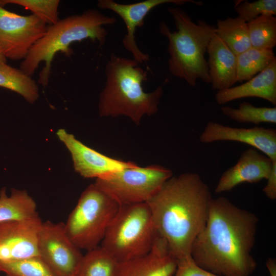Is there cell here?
<instances>
[{
  "mask_svg": "<svg viewBox=\"0 0 276 276\" xmlns=\"http://www.w3.org/2000/svg\"><path fill=\"white\" fill-rule=\"evenodd\" d=\"M212 198L196 173L172 176L146 203L158 235L177 260L191 256L192 244L204 227Z\"/></svg>",
  "mask_w": 276,
  "mask_h": 276,
  "instance_id": "obj_2",
  "label": "cell"
},
{
  "mask_svg": "<svg viewBox=\"0 0 276 276\" xmlns=\"http://www.w3.org/2000/svg\"><path fill=\"white\" fill-rule=\"evenodd\" d=\"M167 10L173 19L176 30L171 31L165 22H161L159 31L168 39L170 73L191 86H195L198 79L210 83L205 56L215 34V26L203 19L195 22L178 7H170Z\"/></svg>",
  "mask_w": 276,
  "mask_h": 276,
  "instance_id": "obj_5",
  "label": "cell"
},
{
  "mask_svg": "<svg viewBox=\"0 0 276 276\" xmlns=\"http://www.w3.org/2000/svg\"><path fill=\"white\" fill-rule=\"evenodd\" d=\"M273 162L254 148L246 149L242 152L237 163L223 173L215 192L220 194L229 191L242 183H256L262 179L267 180Z\"/></svg>",
  "mask_w": 276,
  "mask_h": 276,
  "instance_id": "obj_16",
  "label": "cell"
},
{
  "mask_svg": "<svg viewBox=\"0 0 276 276\" xmlns=\"http://www.w3.org/2000/svg\"><path fill=\"white\" fill-rule=\"evenodd\" d=\"M207 65L212 88L217 91L236 83L237 56L215 34L208 47Z\"/></svg>",
  "mask_w": 276,
  "mask_h": 276,
  "instance_id": "obj_18",
  "label": "cell"
},
{
  "mask_svg": "<svg viewBox=\"0 0 276 276\" xmlns=\"http://www.w3.org/2000/svg\"><path fill=\"white\" fill-rule=\"evenodd\" d=\"M172 176L165 167L136 165L96 178L94 183L122 206L147 202Z\"/></svg>",
  "mask_w": 276,
  "mask_h": 276,
  "instance_id": "obj_8",
  "label": "cell"
},
{
  "mask_svg": "<svg viewBox=\"0 0 276 276\" xmlns=\"http://www.w3.org/2000/svg\"><path fill=\"white\" fill-rule=\"evenodd\" d=\"M177 260L159 235L146 255L119 261L114 276H174Z\"/></svg>",
  "mask_w": 276,
  "mask_h": 276,
  "instance_id": "obj_15",
  "label": "cell"
},
{
  "mask_svg": "<svg viewBox=\"0 0 276 276\" xmlns=\"http://www.w3.org/2000/svg\"><path fill=\"white\" fill-rule=\"evenodd\" d=\"M39 256L56 276L75 275L83 255L62 222H42L37 240Z\"/></svg>",
  "mask_w": 276,
  "mask_h": 276,
  "instance_id": "obj_9",
  "label": "cell"
},
{
  "mask_svg": "<svg viewBox=\"0 0 276 276\" xmlns=\"http://www.w3.org/2000/svg\"><path fill=\"white\" fill-rule=\"evenodd\" d=\"M38 215L34 199L24 190L12 189L10 196L6 188L0 191V223L30 218Z\"/></svg>",
  "mask_w": 276,
  "mask_h": 276,
  "instance_id": "obj_19",
  "label": "cell"
},
{
  "mask_svg": "<svg viewBox=\"0 0 276 276\" xmlns=\"http://www.w3.org/2000/svg\"><path fill=\"white\" fill-rule=\"evenodd\" d=\"M41 223L38 215L0 223V263L39 256L37 240Z\"/></svg>",
  "mask_w": 276,
  "mask_h": 276,
  "instance_id": "obj_12",
  "label": "cell"
},
{
  "mask_svg": "<svg viewBox=\"0 0 276 276\" xmlns=\"http://www.w3.org/2000/svg\"><path fill=\"white\" fill-rule=\"evenodd\" d=\"M187 3L198 6L203 5L201 1L193 0H146L130 4H120L112 0H99L97 7L100 9L111 10L122 19L127 30L122 39L123 45L132 54L133 59L140 64L147 63L149 60V56L144 53L137 47L135 32L137 28L143 26L146 15L159 5L173 4L179 6Z\"/></svg>",
  "mask_w": 276,
  "mask_h": 276,
  "instance_id": "obj_11",
  "label": "cell"
},
{
  "mask_svg": "<svg viewBox=\"0 0 276 276\" xmlns=\"http://www.w3.org/2000/svg\"><path fill=\"white\" fill-rule=\"evenodd\" d=\"M0 271L10 276H56L39 256L0 263Z\"/></svg>",
  "mask_w": 276,
  "mask_h": 276,
  "instance_id": "obj_26",
  "label": "cell"
},
{
  "mask_svg": "<svg viewBox=\"0 0 276 276\" xmlns=\"http://www.w3.org/2000/svg\"><path fill=\"white\" fill-rule=\"evenodd\" d=\"M47 26L34 14L20 15L0 4V52L7 59L23 60Z\"/></svg>",
  "mask_w": 276,
  "mask_h": 276,
  "instance_id": "obj_10",
  "label": "cell"
},
{
  "mask_svg": "<svg viewBox=\"0 0 276 276\" xmlns=\"http://www.w3.org/2000/svg\"><path fill=\"white\" fill-rule=\"evenodd\" d=\"M267 182L263 189L265 196L271 200L276 199V160L273 162L270 174L267 179Z\"/></svg>",
  "mask_w": 276,
  "mask_h": 276,
  "instance_id": "obj_30",
  "label": "cell"
},
{
  "mask_svg": "<svg viewBox=\"0 0 276 276\" xmlns=\"http://www.w3.org/2000/svg\"><path fill=\"white\" fill-rule=\"evenodd\" d=\"M59 0H0V4L4 6L7 4L21 6L30 10L48 25L57 22Z\"/></svg>",
  "mask_w": 276,
  "mask_h": 276,
  "instance_id": "obj_27",
  "label": "cell"
},
{
  "mask_svg": "<svg viewBox=\"0 0 276 276\" xmlns=\"http://www.w3.org/2000/svg\"><path fill=\"white\" fill-rule=\"evenodd\" d=\"M200 141L209 144L218 141H233L247 144L276 160V130L255 126L236 128L214 121L209 122L199 136Z\"/></svg>",
  "mask_w": 276,
  "mask_h": 276,
  "instance_id": "obj_14",
  "label": "cell"
},
{
  "mask_svg": "<svg viewBox=\"0 0 276 276\" xmlns=\"http://www.w3.org/2000/svg\"><path fill=\"white\" fill-rule=\"evenodd\" d=\"M134 59L111 54L105 66L106 82L100 93L99 111L101 117H128L139 125L144 116L155 114L164 93L162 86L146 93L142 86L147 71Z\"/></svg>",
  "mask_w": 276,
  "mask_h": 276,
  "instance_id": "obj_3",
  "label": "cell"
},
{
  "mask_svg": "<svg viewBox=\"0 0 276 276\" xmlns=\"http://www.w3.org/2000/svg\"><path fill=\"white\" fill-rule=\"evenodd\" d=\"M276 59L273 50L251 47L237 56L236 83L248 81Z\"/></svg>",
  "mask_w": 276,
  "mask_h": 276,
  "instance_id": "obj_22",
  "label": "cell"
},
{
  "mask_svg": "<svg viewBox=\"0 0 276 276\" xmlns=\"http://www.w3.org/2000/svg\"><path fill=\"white\" fill-rule=\"evenodd\" d=\"M235 11L238 17L249 22L263 14H276L275 0L240 1L236 3Z\"/></svg>",
  "mask_w": 276,
  "mask_h": 276,
  "instance_id": "obj_28",
  "label": "cell"
},
{
  "mask_svg": "<svg viewBox=\"0 0 276 276\" xmlns=\"http://www.w3.org/2000/svg\"><path fill=\"white\" fill-rule=\"evenodd\" d=\"M0 86L17 93L31 104L39 98L38 86L31 76L7 63L0 64Z\"/></svg>",
  "mask_w": 276,
  "mask_h": 276,
  "instance_id": "obj_21",
  "label": "cell"
},
{
  "mask_svg": "<svg viewBox=\"0 0 276 276\" xmlns=\"http://www.w3.org/2000/svg\"><path fill=\"white\" fill-rule=\"evenodd\" d=\"M56 134L70 151L75 170L84 178H98L136 165L104 155L83 144L64 129H59Z\"/></svg>",
  "mask_w": 276,
  "mask_h": 276,
  "instance_id": "obj_13",
  "label": "cell"
},
{
  "mask_svg": "<svg viewBox=\"0 0 276 276\" xmlns=\"http://www.w3.org/2000/svg\"><path fill=\"white\" fill-rule=\"evenodd\" d=\"M248 97L259 98L276 105V59L264 70L246 82L217 91L216 102L224 105L235 100Z\"/></svg>",
  "mask_w": 276,
  "mask_h": 276,
  "instance_id": "obj_17",
  "label": "cell"
},
{
  "mask_svg": "<svg viewBox=\"0 0 276 276\" xmlns=\"http://www.w3.org/2000/svg\"><path fill=\"white\" fill-rule=\"evenodd\" d=\"M220 110L223 114L232 120L241 123H276V107H256L252 104L243 102L238 108L222 106Z\"/></svg>",
  "mask_w": 276,
  "mask_h": 276,
  "instance_id": "obj_24",
  "label": "cell"
},
{
  "mask_svg": "<svg viewBox=\"0 0 276 276\" xmlns=\"http://www.w3.org/2000/svg\"><path fill=\"white\" fill-rule=\"evenodd\" d=\"M118 261L101 246L83 256L75 276H114Z\"/></svg>",
  "mask_w": 276,
  "mask_h": 276,
  "instance_id": "obj_23",
  "label": "cell"
},
{
  "mask_svg": "<svg viewBox=\"0 0 276 276\" xmlns=\"http://www.w3.org/2000/svg\"><path fill=\"white\" fill-rule=\"evenodd\" d=\"M215 33L236 56L251 48L247 23L238 16L217 20Z\"/></svg>",
  "mask_w": 276,
  "mask_h": 276,
  "instance_id": "obj_20",
  "label": "cell"
},
{
  "mask_svg": "<svg viewBox=\"0 0 276 276\" xmlns=\"http://www.w3.org/2000/svg\"><path fill=\"white\" fill-rule=\"evenodd\" d=\"M7 58L0 52V64L7 63Z\"/></svg>",
  "mask_w": 276,
  "mask_h": 276,
  "instance_id": "obj_32",
  "label": "cell"
},
{
  "mask_svg": "<svg viewBox=\"0 0 276 276\" xmlns=\"http://www.w3.org/2000/svg\"><path fill=\"white\" fill-rule=\"evenodd\" d=\"M120 205L95 183L81 194L65 227L72 242L87 251L99 246Z\"/></svg>",
  "mask_w": 276,
  "mask_h": 276,
  "instance_id": "obj_7",
  "label": "cell"
},
{
  "mask_svg": "<svg viewBox=\"0 0 276 276\" xmlns=\"http://www.w3.org/2000/svg\"><path fill=\"white\" fill-rule=\"evenodd\" d=\"M247 23L251 47L273 50L276 45V17L263 14Z\"/></svg>",
  "mask_w": 276,
  "mask_h": 276,
  "instance_id": "obj_25",
  "label": "cell"
},
{
  "mask_svg": "<svg viewBox=\"0 0 276 276\" xmlns=\"http://www.w3.org/2000/svg\"><path fill=\"white\" fill-rule=\"evenodd\" d=\"M116 21L114 17L105 15L96 9H89L48 25L44 35L34 44L21 62L20 69L31 76L40 63L44 61L45 65L39 74L38 83L45 87L48 84L53 58L57 52L70 56L73 54L70 45L86 39L97 41L103 45L108 34L104 26L113 25Z\"/></svg>",
  "mask_w": 276,
  "mask_h": 276,
  "instance_id": "obj_4",
  "label": "cell"
},
{
  "mask_svg": "<svg viewBox=\"0 0 276 276\" xmlns=\"http://www.w3.org/2000/svg\"><path fill=\"white\" fill-rule=\"evenodd\" d=\"M158 234L146 202L120 206L101 247L118 262L148 253Z\"/></svg>",
  "mask_w": 276,
  "mask_h": 276,
  "instance_id": "obj_6",
  "label": "cell"
},
{
  "mask_svg": "<svg viewBox=\"0 0 276 276\" xmlns=\"http://www.w3.org/2000/svg\"><path fill=\"white\" fill-rule=\"evenodd\" d=\"M174 276H220L198 266L191 256L177 260Z\"/></svg>",
  "mask_w": 276,
  "mask_h": 276,
  "instance_id": "obj_29",
  "label": "cell"
},
{
  "mask_svg": "<svg viewBox=\"0 0 276 276\" xmlns=\"http://www.w3.org/2000/svg\"><path fill=\"white\" fill-rule=\"evenodd\" d=\"M258 221L255 214L225 197L212 198L191 257L198 266L220 276H249L257 266L251 251Z\"/></svg>",
  "mask_w": 276,
  "mask_h": 276,
  "instance_id": "obj_1",
  "label": "cell"
},
{
  "mask_svg": "<svg viewBox=\"0 0 276 276\" xmlns=\"http://www.w3.org/2000/svg\"><path fill=\"white\" fill-rule=\"evenodd\" d=\"M6 276H10V275H6Z\"/></svg>",
  "mask_w": 276,
  "mask_h": 276,
  "instance_id": "obj_33",
  "label": "cell"
},
{
  "mask_svg": "<svg viewBox=\"0 0 276 276\" xmlns=\"http://www.w3.org/2000/svg\"><path fill=\"white\" fill-rule=\"evenodd\" d=\"M268 270L270 276H276V264L275 260L272 258H269L266 263Z\"/></svg>",
  "mask_w": 276,
  "mask_h": 276,
  "instance_id": "obj_31",
  "label": "cell"
},
{
  "mask_svg": "<svg viewBox=\"0 0 276 276\" xmlns=\"http://www.w3.org/2000/svg\"><path fill=\"white\" fill-rule=\"evenodd\" d=\"M73 276H75V275H73Z\"/></svg>",
  "mask_w": 276,
  "mask_h": 276,
  "instance_id": "obj_34",
  "label": "cell"
}]
</instances>
